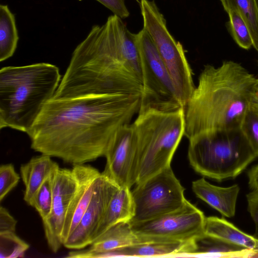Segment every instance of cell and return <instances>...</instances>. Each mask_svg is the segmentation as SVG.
Wrapping results in <instances>:
<instances>
[{
	"mask_svg": "<svg viewBox=\"0 0 258 258\" xmlns=\"http://www.w3.org/2000/svg\"><path fill=\"white\" fill-rule=\"evenodd\" d=\"M141 95L52 98L27 134L34 151L83 164L105 156L118 131L138 114Z\"/></svg>",
	"mask_w": 258,
	"mask_h": 258,
	"instance_id": "6da1fadb",
	"label": "cell"
},
{
	"mask_svg": "<svg viewBox=\"0 0 258 258\" xmlns=\"http://www.w3.org/2000/svg\"><path fill=\"white\" fill-rule=\"evenodd\" d=\"M76 96L121 93L142 95V76L136 34L113 14L94 25L75 49L62 78Z\"/></svg>",
	"mask_w": 258,
	"mask_h": 258,
	"instance_id": "7a4b0ae2",
	"label": "cell"
},
{
	"mask_svg": "<svg viewBox=\"0 0 258 258\" xmlns=\"http://www.w3.org/2000/svg\"><path fill=\"white\" fill-rule=\"evenodd\" d=\"M256 78L241 64L225 60L207 64L184 107V136L240 127Z\"/></svg>",
	"mask_w": 258,
	"mask_h": 258,
	"instance_id": "3957f363",
	"label": "cell"
},
{
	"mask_svg": "<svg viewBox=\"0 0 258 258\" xmlns=\"http://www.w3.org/2000/svg\"><path fill=\"white\" fill-rule=\"evenodd\" d=\"M58 68L46 62L0 70V128L27 133L61 81Z\"/></svg>",
	"mask_w": 258,
	"mask_h": 258,
	"instance_id": "277c9868",
	"label": "cell"
},
{
	"mask_svg": "<svg viewBox=\"0 0 258 258\" xmlns=\"http://www.w3.org/2000/svg\"><path fill=\"white\" fill-rule=\"evenodd\" d=\"M132 124L139 149L137 184L171 167L173 156L184 136V108L169 111L140 108Z\"/></svg>",
	"mask_w": 258,
	"mask_h": 258,
	"instance_id": "5b68a950",
	"label": "cell"
},
{
	"mask_svg": "<svg viewBox=\"0 0 258 258\" xmlns=\"http://www.w3.org/2000/svg\"><path fill=\"white\" fill-rule=\"evenodd\" d=\"M188 141L192 168L219 181L236 177L257 157L240 127L205 132Z\"/></svg>",
	"mask_w": 258,
	"mask_h": 258,
	"instance_id": "8992f818",
	"label": "cell"
},
{
	"mask_svg": "<svg viewBox=\"0 0 258 258\" xmlns=\"http://www.w3.org/2000/svg\"><path fill=\"white\" fill-rule=\"evenodd\" d=\"M140 6L144 28L152 39L184 108L196 86L183 47L170 33L154 1L141 0Z\"/></svg>",
	"mask_w": 258,
	"mask_h": 258,
	"instance_id": "52a82bcc",
	"label": "cell"
},
{
	"mask_svg": "<svg viewBox=\"0 0 258 258\" xmlns=\"http://www.w3.org/2000/svg\"><path fill=\"white\" fill-rule=\"evenodd\" d=\"M136 41L142 76L140 108L169 111L183 107L157 49L144 27L136 34Z\"/></svg>",
	"mask_w": 258,
	"mask_h": 258,
	"instance_id": "ba28073f",
	"label": "cell"
},
{
	"mask_svg": "<svg viewBox=\"0 0 258 258\" xmlns=\"http://www.w3.org/2000/svg\"><path fill=\"white\" fill-rule=\"evenodd\" d=\"M132 190L134 215L129 222L149 220L177 210L185 203L184 188L171 167L136 184Z\"/></svg>",
	"mask_w": 258,
	"mask_h": 258,
	"instance_id": "9c48e42d",
	"label": "cell"
},
{
	"mask_svg": "<svg viewBox=\"0 0 258 258\" xmlns=\"http://www.w3.org/2000/svg\"><path fill=\"white\" fill-rule=\"evenodd\" d=\"M206 217L186 200L179 209L141 222L130 223L138 243L149 241H189L204 233Z\"/></svg>",
	"mask_w": 258,
	"mask_h": 258,
	"instance_id": "30bf717a",
	"label": "cell"
},
{
	"mask_svg": "<svg viewBox=\"0 0 258 258\" xmlns=\"http://www.w3.org/2000/svg\"><path fill=\"white\" fill-rule=\"evenodd\" d=\"M104 175L119 187L129 188L137 183L139 156L137 135L132 123L123 125L116 134L105 155Z\"/></svg>",
	"mask_w": 258,
	"mask_h": 258,
	"instance_id": "8fae6325",
	"label": "cell"
},
{
	"mask_svg": "<svg viewBox=\"0 0 258 258\" xmlns=\"http://www.w3.org/2000/svg\"><path fill=\"white\" fill-rule=\"evenodd\" d=\"M119 186L102 173L97 178L89 205L80 223L63 245L80 249L90 245L109 203Z\"/></svg>",
	"mask_w": 258,
	"mask_h": 258,
	"instance_id": "7c38bea8",
	"label": "cell"
},
{
	"mask_svg": "<svg viewBox=\"0 0 258 258\" xmlns=\"http://www.w3.org/2000/svg\"><path fill=\"white\" fill-rule=\"evenodd\" d=\"M76 185L72 169L58 166L55 169L51 211L45 219L42 220L48 245L53 252H57L63 245L61 233Z\"/></svg>",
	"mask_w": 258,
	"mask_h": 258,
	"instance_id": "4fadbf2b",
	"label": "cell"
},
{
	"mask_svg": "<svg viewBox=\"0 0 258 258\" xmlns=\"http://www.w3.org/2000/svg\"><path fill=\"white\" fill-rule=\"evenodd\" d=\"M72 170L76 185L61 233L63 244L80 223L92 199L97 179L101 174L96 168L85 164L73 165Z\"/></svg>",
	"mask_w": 258,
	"mask_h": 258,
	"instance_id": "5bb4252c",
	"label": "cell"
},
{
	"mask_svg": "<svg viewBox=\"0 0 258 258\" xmlns=\"http://www.w3.org/2000/svg\"><path fill=\"white\" fill-rule=\"evenodd\" d=\"M189 241H149L96 253V258L115 256H159L184 255Z\"/></svg>",
	"mask_w": 258,
	"mask_h": 258,
	"instance_id": "9a60e30c",
	"label": "cell"
},
{
	"mask_svg": "<svg viewBox=\"0 0 258 258\" xmlns=\"http://www.w3.org/2000/svg\"><path fill=\"white\" fill-rule=\"evenodd\" d=\"M191 188L197 197L222 215L229 218L234 216L240 190L237 184L227 187H220L201 178L192 182Z\"/></svg>",
	"mask_w": 258,
	"mask_h": 258,
	"instance_id": "2e32d148",
	"label": "cell"
},
{
	"mask_svg": "<svg viewBox=\"0 0 258 258\" xmlns=\"http://www.w3.org/2000/svg\"><path fill=\"white\" fill-rule=\"evenodd\" d=\"M256 251L205 232L189 242L185 255H207L224 257H254Z\"/></svg>",
	"mask_w": 258,
	"mask_h": 258,
	"instance_id": "e0dca14e",
	"label": "cell"
},
{
	"mask_svg": "<svg viewBox=\"0 0 258 258\" xmlns=\"http://www.w3.org/2000/svg\"><path fill=\"white\" fill-rule=\"evenodd\" d=\"M134 215V204L131 188L119 187L113 195L104 213L95 234L93 241L114 225L122 222H130Z\"/></svg>",
	"mask_w": 258,
	"mask_h": 258,
	"instance_id": "ac0fdd59",
	"label": "cell"
},
{
	"mask_svg": "<svg viewBox=\"0 0 258 258\" xmlns=\"http://www.w3.org/2000/svg\"><path fill=\"white\" fill-rule=\"evenodd\" d=\"M51 157L41 154L32 157L20 167V174L25 186L24 200L29 204L34 195L51 172L59 166Z\"/></svg>",
	"mask_w": 258,
	"mask_h": 258,
	"instance_id": "d6986e66",
	"label": "cell"
},
{
	"mask_svg": "<svg viewBox=\"0 0 258 258\" xmlns=\"http://www.w3.org/2000/svg\"><path fill=\"white\" fill-rule=\"evenodd\" d=\"M138 243V238L129 222H122L110 227L98 237L82 253L107 251Z\"/></svg>",
	"mask_w": 258,
	"mask_h": 258,
	"instance_id": "ffe728a7",
	"label": "cell"
},
{
	"mask_svg": "<svg viewBox=\"0 0 258 258\" xmlns=\"http://www.w3.org/2000/svg\"><path fill=\"white\" fill-rule=\"evenodd\" d=\"M204 232L252 250L258 248V240L224 219L216 216L206 217Z\"/></svg>",
	"mask_w": 258,
	"mask_h": 258,
	"instance_id": "44dd1931",
	"label": "cell"
},
{
	"mask_svg": "<svg viewBox=\"0 0 258 258\" xmlns=\"http://www.w3.org/2000/svg\"><path fill=\"white\" fill-rule=\"evenodd\" d=\"M19 36L15 17L7 5H0V61H4L14 53Z\"/></svg>",
	"mask_w": 258,
	"mask_h": 258,
	"instance_id": "7402d4cb",
	"label": "cell"
},
{
	"mask_svg": "<svg viewBox=\"0 0 258 258\" xmlns=\"http://www.w3.org/2000/svg\"><path fill=\"white\" fill-rule=\"evenodd\" d=\"M225 11L236 9L250 31L253 46L258 52V6L256 0H220Z\"/></svg>",
	"mask_w": 258,
	"mask_h": 258,
	"instance_id": "603a6c76",
	"label": "cell"
},
{
	"mask_svg": "<svg viewBox=\"0 0 258 258\" xmlns=\"http://www.w3.org/2000/svg\"><path fill=\"white\" fill-rule=\"evenodd\" d=\"M45 179L34 195L29 204V205L36 209L42 220L45 219L49 215L51 211L53 199L54 170Z\"/></svg>",
	"mask_w": 258,
	"mask_h": 258,
	"instance_id": "cb8c5ba5",
	"label": "cell"
},
{
	"mask_svg": "<svg viewBox=\"0 0 258 258\" xmlns=\"http://www.w3.org/2000/svg\"><path fill=\"white\" fill-rule=\"evenodd\" d=\"M225 11L229 16V26L233 39L242 48L249 49L253 46V41L245 21L239 12L233 8Z\"/></svg>",
	"mask_w": 258,
	"mask_h": 258,
	"instance_id": "d4e9b609",
	"label": "cell"
},
{
	"mask_svg": "<svg viewBox=\"0 0 258 258\" xmlns=\"http://www.w3.org/2000/svg\"><path fill=\"white\" fill-rule=\"evenodd\" d=\"M1 258L24 257L29 245L15 232H0Z\"/></svg>",
	"mask_w": 258,
	"mask_h": 258,
	"instance_id": "484cf974",
	"label": "cell"
},
{
	"mask_svg": "<svg viewBox=\"0 0 258 258\" xmlns=\"http://www.w3.org/2000/svg\"><path fill=\"white\" fill-rule=\"evenodd\" d=\"M240 128L258 157V112L249 107L241 121Z\"/></svg>",
	"mask_w": 258,
	"mask_h": 258,
	"instance_id": "4316f807",
	"label": "cell"
},
{
	"mask_svg": "<svg viewBox=\"0 0 258 258\" xmlns=\"http://www.w3.org/2000/svg\"><path fill=\"white\" fill-rule=\"evenodd\" d=\"M19 175L16 172L12 164L0 166V201L16 187L20 180Z\"/></svg>",
	"mask_w": 258,
	"mask_h": 258,
	"instance_id": "83f0119b",
	"label": "cell"
},
{
	"mask_svg": "<svg viewBox=\"0 0 258 258\" xmlns=\"http://www.w3.org/2000/svg\"><path fill=\"white\" fill-rule=\"evenodd\" d=\"M247 210L255 225L253 236L258 240V189L252 190L246 195Z\"/></svg>",
	"mask_w": 258,
	"mask_h": 258,
	"instance_id": "f1b7e54d",
	"label": "cell"
},
{
	"mask_svg": "<svg viewBox=\"0 0 258 258\" xmlns=\"http://www.w3.org/2000/svg\"><path fill=\"white\" fill-rule=\"evenodd\" d=\"M109 9L114 15L121 19L128 17L129 11L124 0H96Z\"/></svg>",
	"mask_w": 258,
	"mask_h": 258,
	"instance_id": "f546056e",
	"label": "cell"
},
{
	"mask_svg": "<svg viewBox=\"0 0 258 258\" xmlns=\"http://www.w3.org/2000/svg\"><path fill=\"white\" fill-rule=\"evenodd\" d=\"M17 221L6 208L0 207V232H15Z\"/></svg>",
	"mask_w": 258,
	"mask_h": 258,
	"instance_id": "4dcf8cb0",
	"label": "cell"
},
{
	"mask_svg": "<svg viewBox=\"0 0 258 258\" xmlns=\"http://www.w3.org/2000/svg\"><path fill=\"white\" fill-rule=\"evenodd\" d=\"M248 185L251 190L258 189V164L247 172Z\"/></svg>",
	"mask_w": 258,
	"mask_h": 258,
	"instance_id": "1f68e13d",
	"label": "cell"
},
{
	"mask_svg": "<svg viewBox=\"0 0 258 258\" xmlns=\"http://www.w3.org/2000/svg\"><path fill=\"white\" fill-rule=\"evenodd\" d=\"M249 107L258 112V91L255 89L251 94L249 101Z\"/></svg>",
	"mask_w": 258,
	"mask_h": 258,
	"instance_id": "d6a6232c",
	"label": "cell"
},
{
	"mask_svg": "<svg viewBox=\"0 0 258 258\" xmlns=\"http://www.w3.org/2000/svg\"><path fill=\"white\" fill-rule=\"evenodd\" d=\"M254 89L255 90L258 91V78H256L255 86H254Z\"/></svg>",
	"mask_w": 258,
	"mask_h": 258,
	"instance_id": "836d02e7",
	"label": "cell"
},
{
	"mask_svg": "<svg viewBox=\"0 0 258 258\" xmlns=\"http://www.w3.org/2000/svg\"><path fill=\"white\" fill-rule=\"evenodd\" d=\"M255 251L256 252L255 255V257H258V248L257 249L255 250Z\"/></svg>",
	"mask_w": 258,
	"mask_h": 258,
	"instance_id": "e575fe53",
	"label": "cell"
},
{
	"mask_svg": "<svg viewBox=\"0 0 258 258\" xmlns=\"http://www.w3.org/2000/svg\"><path fill=\"white\" fill-rule=\"evenodd\" d=\"M256 2H257V6H258V0H256Z\"/></svg>",
	"mask_w": 258,
	"mask_h": 258,
	"instance_id": "d590c367",
	"label": "cell"
}]
</instances>
